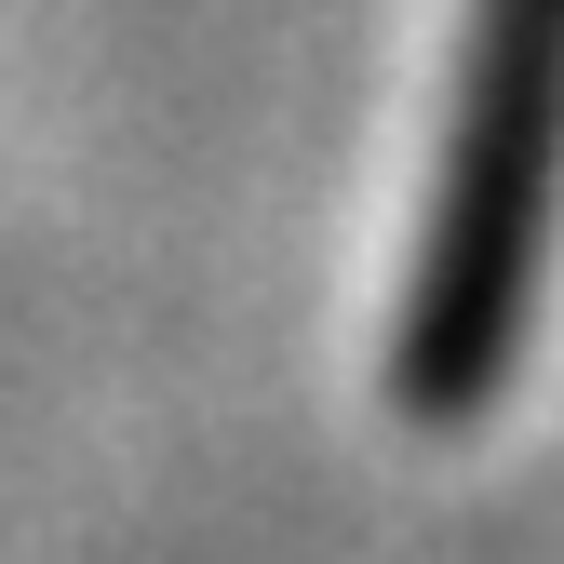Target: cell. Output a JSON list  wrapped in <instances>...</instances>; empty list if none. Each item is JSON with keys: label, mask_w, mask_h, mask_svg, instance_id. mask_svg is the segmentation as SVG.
<instances>
[{"label": "cell", "mask_w": 564, "mask_h": 564, "mask_svg": "<svg viewBox=\"0 0 564 564\" xmlns=\"http://www.w3.org/2000/svg\"><path fill=\"white\" fill-rule=\"evenodd\" d=\"M564 175V0H484L470 82H457V149L444 202L416 229V296H403V390L470 403L511 349V310L538 282V216Z\"/></svg>", "instance_id": "obj_1"}]
</instances>
